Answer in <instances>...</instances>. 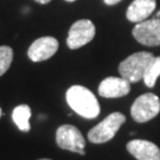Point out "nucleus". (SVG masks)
Here are the masks:
<instances>
[{
	"instance_id": "f257e3e1",
	"label": "nucleus",
	"mask_w": 160,
	"mask_h": 160,
	"mask_svg": "<svg viewBox=\"0 0 160 160\" xmlns=\"http://www.w3.org/2000/svg\"><path fill=\"white\" fill-rule=\"evenodd\" d=\"M67 102L75 113L84 119L92 120L100 115V103L96 96L86 87H70L67 92Z\"/></svg>"
},
{
	"instance_id": "f03ea898",
	"label": "nucleus",
	"mask_w": 160,
	"mask_h": 160,
	"mask_svg": "<svg viewBox=\"0 0 160 160\" xmlns=\"http://www.w3.org/2000/svg\"><path fill=\"white\" fill-rule=\"evenodd\" d=\"M153 53L147 51H139L123 59L119 65V72L129 83H137L143 80L147 69L153 62Z\"/></svg>"
},
{
	"instance_id": "7ed1b4c3",
	"label": "nucleus",
	"mask_w": 160,
	"mask_h": 160,
	"mask_svg": "<svg viewBox=\"0 0 160 160\" xmlns=\"http://www.w3.org/2000/svg\"><path fill=\"white\" fill-rule=\"evenodd\" d=\"M126 122V116L115 112L108 115L104 120H102L97 126L92 128L88 133V139L92 143H103L112 140L115 134L119 132L120 127Z\"/></svg>"
},
{
	"instance_id": "20e7f679",
	"label": "nucleus",
	"mask_w": 160,
	"mask_h": 160,
	"mask_svg": "<svg viewBox=\"0 0 160 160\" xmlns=\"http://www.w3.org/2000/svg\"><path fill=\"white\" fill-rule=\"evenodd\" d=\"M160 112V100L153 92H147L139 96L132 104L131 115L139 123L154 119Z\"/></svg>"
},
{
	"instance_id": "39448f33",
	"label": "nucleus",
	"mask_w": 160,
	"mask_h": 160,
	"mask_svg": "<svg viewBox=\"0 0 160 160\" xmlns=\"http://www.w3.org/2000/svg\"><path fill=\"white\" fill-rule=\"evenodd\" d=\"M56 142L59 148L80 153L81 155L86 154V139L75 126L64 125L59 127L56 132Z\"/></svg>"
},
{
	"instance_id": "423d86ee",
	"label": "nucleus",
	"mask_w": 160,
	"mask_h": 160,
	"mask_svg": "<svg viewBox=\"0 0 160 160\" xmlns=\"http://www.w3.org/2000/svg\"><path fill=\"white\" fill-rule=\"evenodd\" d=\"M95 32H96L95 25L92 24V20L88 19L77 20L69 30L68 39H67L69 49L76 50L84 46L89 42H92V38L95 37Z\"/></svg>"
},
{
	"instance_id": "0eeeda50",
	"label": "nucleus",
	"mask_w": 160,
	"mask_h": 160,
	"mask_svg": "<svg viewBox=\"0 0 160 160\" xmlns=\"http://www.w3.org/2000/svg\"><path fill=\"white\" fill-rule=\"evenodd\" d=\"M133 37L142 45H160V18L146 19L133 29Z\"/></svg>"
},
{
	"instance_id": "6e6552de",
	"label": "nucleus",
	"mask_w": 160,
	"mask_h": 160,
	"mask_svg": "<svg viewBox=\"0 0 160 160\" xmlns=\"http://www.w3.org/2000/svg\"><path fill=\"white\" fill-rule=\"evenodd\" d=\"M58 50V40L53 37L46 36L36 39L31 44L28 56L32 62H43L51 58Z\"/></svg>"
},
{
	"instance_id": "1a4fd4ad",
	"label": "nucleus",
	"mask_w": 160,
	"mask_h": 160,
	"mask_svg": "<svg viewBox=\"0 0 160 160\" xmlns=\"http://www.w3.org/2000/svg\"><path fill=\"white\" fill-rule=\"evenodd\" d=\"M131 92V83L123 77H107L100 83L98 94L104 98H119Z\"/></svg>"
},
{
	"instance_id": "9d476101",
	"label": "nucleus",
	"mask_w": 160,
	"mask_h": 160,
	"mask_svg": "<svg viewBox=\"0 0 160 160\" xmlns=\"http://www.w3.org/2000/svg\"><path fill=\"white\" fill-rule=\"evenodd\" d=\"M127 151L138 160H160L159 147L147 140H131L127 143Z\"/></svg>"
},
{
	"instance_id": "9b49d317",
	"label": "nucleus",
	"mask_w": 160,
	"mask_h": 160,
	"mask_svg": "<svg viewBox=\"0 0 160 160\" xmlns=\"http://www.w3.org/2000/svg\"><path fill=\"white\" fill-rule=\"evenodd\" d=\"M157 1L155 0H134L127 8L126 17L132 23H141L148 19L154 12Z\"/></svg>"
},
{
	"instance_id": "f8f14e48",
	"label": "nucleus",
	"mask_w": 160,
	"mask_h": 160,
	"mask_svg": "<svg viewBox=\"0 0 160 160\" xmlns=\"http://www.w3.org/2000/svg\"><path fill=\"white\" fill-rule=\"evenodd\" d=\"M31 108L28 104H20L13 109L12 112V120L17 125L22 132L30 131V118H31Z\"/></svg>"
},
{
	"instance_id": "ddd939ff",
	"label": "nucleus",
	"mask_w": 160,
	"mask_h": 160,
	"mask_svg": "<svg viewBox=\"0 0 160 160\" xmlns=\"http://www.w3.org/2000/svg\"><path fill=\"white\" fill-rule=\"evenodd\" d=\"M160 76V56L154 57L153 62L148 67L146 74L143 76V82L148 88H153L157 83V80Z\"/></svg>"
},
{
	"instance_id": "4468645a",
	"label": "nucleus",
	"mask_w": 160,
	"mask_h": 160,
	"mask_svg": "<svg viewBox=\"0 0 160 160\" xmlns=\"http://www.w3.org/2000/svg\"><path fill=\"white\" fill-rule=\"evenodd\" d=\"M13 59V50L10 46H0V76L5 74L10 69Z\"/></svg>"
},
{
	"instance_id": "2eb2a0df",
	"label": "nucleus",
	"mask_w": 160,
	"mask_h": 160,
	"mask_svg": "<svg viewBox=\"0 0 160 160\" xmlns=\"http://www.w3.org/2000/svg\"><path fill=\"white\" fill-rule=\"evenodd\" d=\"M107 5H116L118 2H120L121 0H103Z\"/></svg>"
},
{
	"instance_id": "dca6fc26",
	"label": "nucleus",
	"mask_w": 160,
	"mask_h": 160,
	"mask_svg": "<svg viewBox=\"0 0 160 160\" xmlns=\"http://www.w3.org/2000/svg\"><path fill=\"white\" fill-rule=\"evenodd\" d=\"M34 1L39 2V4H42V5H45V4H48V2H50L51 0H34Z\"/></svg>"
},
{
	"instance_id": "f3484780",
	"label": "nucleus",
	"mask_w": 160,
	"mask_h": 160,
	"mask_svg": "<svg viewBox=\"0 0 160 160\" xmlns=\"http://www.w3.org/2000/svg\"><path fill=\"white\" fill-rule=\"evenodd\" d=\"M157 18H160V11L157 13Z\"/></svg>"
},
{
	"instance_id": "a211bd4d",
	"label": "nucleus",
	"mask_w": 160,
	"mask_h": 160,
	"mask_svg": "<svg viewBox=\"0 0 160 160\" xmlns=\"http://www.w3.org/2000/svg\"><path fill=\"white\" fill-rule=\"evenodd\" d=\"M65 1H69V2H72V1H76V0H65Z\"/></svg>"
},
{
	"instance_id": "6ab92c4d",
	"label": "nucleus",
	"mask_w": 160,
	"mask_h": 160,
	"mask_svg": "<svg viewBox=\"0 0 160 160\" xmlns=\"http://www.w3.org/2000/svg\"><path fill=\"white\" fill-rule=\"evenodd\" d=\"M1 115H2V110H1V108H0V118H1Z\"/></svg>"
},
{
	"instance_id": "aec40b11",
	"label": "nucleus",
	"mask_w": 160,
	"mask_h": 160,
	"mask_svg": "<svg viewBox=\"0 0 160 160\" xmlns=\"http://www.w3.org/2000/svg\"><path fill=\"white\" fill-rule=\"evenodd\" d=\"M39 160H51V159H46V158H44V159H39Z\"/></svg>"
}]
</instances>
